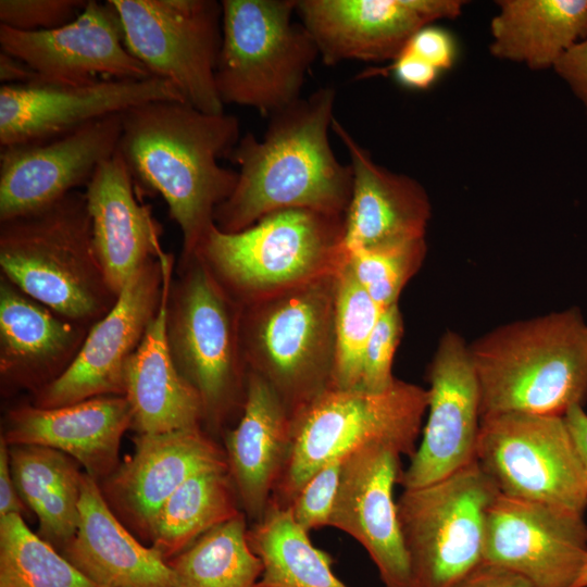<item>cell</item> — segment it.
<instances>
[{
	"instance_id": "6da1fadb",
	"label": "cell",
	"mask_w": 587,
	"mask_h": 587,
	"mask_svg": "<svg viewBox=\"0 0 587 587\" xmlns=\"http://www.w3.org/2000/svg\"><path fill=\"white\" fill-rule=\"evenodd\" d=\"M335 102L336 90L321 87L271 115L261 139L240 137L227 157L238 166L237 184L214 212L218 229L239 232L288 209L345 215L352 171L330 146Z\"/></svg>"
},
{
	"instance_id": "7a4b0ae2",
	"label": "cell",
	"mask_w": 587,
	"mask_h": 587,
	"mask_svg": "<svg viewBox=\"0 0 587 587\" xmlns=\"http://www.w3.org/2000/svg\"><path fill=\"white\" fill-rule=\"evenodd\" d=\"M235 115L184 101H154L122 113L117 153L134 180L159 192L183 236L180 260L193 254L233 192L238 172L218 163L240 139Z\"/></svg>"
},
{
	"instance_id": "3957f363",
	"label": "cell",
	"mask_w": 587,
	"mask_h": 587,
	"mask_svg": "<svg viewBox=\"0 0 587 587\" xmlns=\"http://www.w3.org/2000/svg\"><path fill=\"white\" fill-rule=\"evenodd\" d=\"M482 419L564 416L587 401V323L577 308L498 326L469 345Z\"/></svg>"
},
{
	"instance_id": "277c9868",
	"label": "cell",
	"mask_w": 587,
	"mask_h": 587,
	"mask_svg": "<svg viewBox=\"0 0 587 587\" xmlns=\"http://www.w3.org/2000/svg\"><path fill=\"white\" fill-rule=\"evenodd\" d=\"M1 275L58 314L91 327L116 302L95 251L85 192L0 222Z\"/></svg>"
},
{
	"instance_id": "5b68a950",
	"label": "cell",
	"mask_w": 587,
	"mask_h": 587,
	"mask_svg": "<svg viewBox=\"0 0 587 587\" xmlns=\"http://www.w3.org/2000/svg\"><path fill=\"white\" fill-rule=\"evenodd\" d=\"M193 254L243 305L336 274L346 260L344 216L288 209L235 233L213 224Z\"/></svg>"
},
{
	"instance_id": "8992f818",
	"label": "cell",
	"mask_w": 587,
	"mask_h": 587,
	"mask_svg": "<svg viewBox=\"0 0 587 587\" xmlns=\"http://www.w3.org/2000/svg\"><path fill=\"white\" fill-rule=\"evenodd\" d=\"M427 407V389L398 378L376 392L327 388L292 414L288 458L270 503L288 508L320 467L369 445L411 458Z\"/></svg>"
},
{
	"instance_id": "52a82bcc",
	"label": "cell",
	"mask_w": 587,
	"mask_h": 587,
	"mask_svg": "<svg viewBox=\"0 0 587 587\" xmlns=\"http://www.w3.org/2000/svg\"><path fill=\"white\" fill-rule=\"evenodd\" d=\"M178 272L168 294L167 346L201 399L203 424L217 432L245 399L241 308L199 255L179 261Z\"/></svg>"
},
{
	"instance_id": "ba28073f",
	"label": "cell",
	"mask_w": 587,
	"mask_h": 587,
	"mask_svg": "<svg viewBox=\"0 0 587 587\" xmlns=\"http://www.w3.org/2000/svg\"><path fill=\"white\" fill-rule=\"evenodd\" d=\"M336 274L240 305L247 370L275 389L291 415L333 387Z\"/></svg>"
},
{
	"instance_id": "9c48e42d",
	"label": "cell",
	"mask_w": 587,
	"mask_h": 587,
	"mask_svg": "<svg viewBox=\"0 0 587 587\" xmlns=\"http://www.w3.org/2000/svg\"><path fill=\"white\" fill-rule=\"evenodd\" d=\"M222 7L218 98L268 118L301 98L317 47L294 21L296 0H222Z\"/></svg>"
},
{
	"instance_id": "30bf717a",
	"label": "cell",
	"mask_w": 587,
	"mask_h": 587,
	"mask_svg": "<svg viewBox=\"0 0 587 587\" xmlns=\"http://www.w3.org/2000/svg\"><path fill=\"white\" fill-rule=\"evenodd\" d=\"M499 495L477 461L403 489L397 512L416 587H454L484 564L487 514Z\"/></svg>"
},
{
	"instance_id": "8fae6325",
	"label": "cell",
	"mask_w": 587,
	"mask_h": 587,
	"mask_svg": "<svg viewBox=\"0 0 587 587\" xmlns=\"http://www.w3.org/2000/svg\"><path fill=\"white\" fill-rule=\"evenodd\" d=\"M124 45L153 76L171 83L193 108L224 113L215 87L222 1L109 0Z\"/></svg>"
},
{
	"instance_id": "7c38bea8",
	"label": "cell",
	"mask_w": 587,
	"mask_h": 587,
	"mask_svg": "<svg viewBox=\"0 0 587 587\" xmlns=\"http://www.w3.org/2000/svg\"><path fill=\"white\" fill-rule=\"evenodd\" d=\"M476 461L501 495L582 514L587 508V471L564 416L483 417Z\"/></svg>"
},
{
	"instance_id": "4fadbf2b",
	"label": "cell",
	"mask_w": 587,
	"mask_h": 587,
	"mask_svg": "<svg viewBox=\"0 0 587 587\" xmlns=\"http://www.w3.org/2000/svg\"><path fill=\"white\" fill-rule=\"evenodd\" d=\"M583 515L500 494L487 514L484 563L520 575L530 587H574L587 557Z\"/></svg>"
},
{
	"instance_id": "5bb4252c",
	"label": "cell",
	"mask_w": 587,
	"mask_h": 587,
	"mask_svg": "<svg viewBox=\"0 0 587 587\" xmlns=\"http://www.w3.org/2000/svg\"><path fill=\"white\" fill-rule=\"evenodd\" d=\"M162 290L159 257L133 275L111 310L89 328L71 366L34 394L32 404L58 408L100 396H125L127 362L158 313Z\"/></svg>"
},
{
	"instance_id": "9a60e30c",
	"label": "cell",
	"mask_w": 587,
	"mask_h": 587,
	"mask_svg": "<svg viewBox=\"0 0 587 587\" xmlns=\"http://www.w3.org/2000/svg\"><path fill=\"white\" fill-rule=\"evenodd\" d=\"M427 420L399 484L423 487L476 461L482 422L480 391L469 344L453 332L440 337L427 369Z\"/></svg>"
},
{
	"instance_id": "2e32d148",
	"label": "cell",
	"mask_w": 587,
	"mask_h": 587,
	"mask_svg": "<svg viewBox=\"0 0 587 587\" xmlns=\"http://www.w3.org/2000/svg\"><path fill=\"white\" fill-rule=\"evenodd\" d=\"M154 101L186 102L171 83L153 76L84 84L1 85L0 146L49 140Z\"/></svg>"
},
{
	"instance_id": "e0dca14e",
	"label": "cell",
	"mask_w": 587,
	"mask_h": 587,
	"mask_svg": "<svg viewBox=\"0 0 587 587\" xmlns=\"http://www.w3.org/2000/svg\"><path fill=\"white\" fill-rule=\"evenodd\" d=\"M464 0H296L326 65L392 62L421 28L460 17Z\"/></svg>"
},
{
	"instance_id": "ac0fdd59",
	"label": "cell",
	"mask_w": 587,
	"mask_h": 587,
	"mask_svg": "<svg viewBox=\"0 0 587 587\" xmlns=\"http://www.w3.org/2000/svg\"><path fill=\"white\" fill-rule=\"evenodd\" d=\"M122 113L45 141L0 150V222L42 209L87 185L116 151Z\"/></svg>"
},
{
	"instance_id": "d6986e66",
	"label": "cell",
	"mask_w": 587,
	"mask_h": 587,
	"mask_svg": "<svg viewBox=\"0 0 587 587\" xmlns=\"http://www.w3.org/2000/svg\"><path fill=\"white\" fill-rule=\"evenodd\" d=\"M401 457L380 444L348 454L328 522L365 549L385 587H416L394 499Z\"/></svg>"
},
{
	"instance_id": "ffe728a7",
	"label": "cell",
	"mask_w": 587,
	"mask_h": 587,
	"mask_svg": "<svg viewBox=\"0 0 587 587\" xmlns=\"http://www.w3.org/2000/svg\"><path fill=\"white\" fill-rule=\"evenodd\" d=\"M0 47L26 63L40 83L152 77L126 49L118 15L109 0H88L75 20L51 30L21 32L0 24Z\"/></svg>"
},
{
	"instance_id": "44dd1931",
	"label": "cell",
	"mask_w": 587,
	"mask_h": 587,
	"mask_svg": "<svg viewBox=\"0 0 587 587\" xmlns=\"http://www.w3.org/2000/svg\"><path fill=\"white\" fill-rule=\"evenodd\" d=\"M135 451L99 484L114 514L151 541L159 511L191 475L227 465L225 450L202 427L137 434Z\"/></svg>"
},
{
	"instance_id": "7402d4cb",
	"label": "cell",
	"mask_w": 587,
	"mask_h": 587,
	"mask_svg": "<svg viewBox=\"0 0 587 587\" xmlns=\"http://www.w3.org/2000/svg\"><path fill=\"white\" fill-rule=\"evenodd\" d=\"M332 132L347 149L352 171L344 215L345 250L425 238L432 203L424 186L378 164L336 117Z\"/></svg>"
},
{
	"instance_id": "603a6c76",
	"label": "cell",
	"mask_w": 587,
	"mask_h": 587,
	"mask_svg": "<svg viewBox=\"0 0 587 587\" xmlns=\"http://www.w3.org/2000/svg\"><path fill=\"white\" fill-rule=\"evenodd\" d=\"M132 422L125 396H100L58 408L20 404L7 412L1 437L8 446L62 451L100 483L118 466L121 439Z\"/></svg>"
},
{
	"instance_id": "cb8c5ba5",
	"label": "cell",
	"mask_w": 587,
	"mask_h": 587,
	"mask_svg": "<svg viewBox=\"0 0 587 587\" xmlns=\"http://www.w3.org/2000/svg\"><path fill=\"white\" fill-rule=\"evenodd\" d=\"M89 326L71 321L0 276V378L2 389L34 394L73 363Z\"/></svg>"
},
{
	"instance_id": "d4e9b609",
	"label": "cell",
	"mask_w": 587,
	"mask_h": 587,
	"mask_svg": "<svg viewBox=\"0 0 587 587\" xmlns=\"http://www.w3.org/2000/svg\"><path fill=\"white\" fill-rule=\"evenodd\" d=\"M134 183L116 151L96 170L84 191L95 251L116 296L135 273L164 252L162 228L150 205L137 199Z\"/></svg>"
},
{
	"instance_id": "484cf974",
	"label": "cell",
	"mask_w": 587,
	"mask_h": 587,
	"mask_svg": "<svg viewBox=\"0 0 587 587\" xmlns=\"http://www.w3.org/2000/svg\"><path fill=\"white\" fill-rule=\"evenodd\" d=\"M292 415L275 389L247 370L238 424L225 434V454L241 510L260 521L287 461Z\"/></svg>"
},
{
	"instance_id": "4316f807",
	"label": "cell",
	"mask_w": 587,
	"mask_h": 587,
	"mask_svg": "<svg viewBox=\"0 0 587 587\" xmlns=\"http://www.w3.org/2000/svg\"><path fill=\"white\" fill-rule=\"evenodd\" d=\"M160 260L162 301L124 375L125 397L133 412L132 428L137 434H163L203 424L201 399L178 372L167 346V301L174 258L164 253Z\"/></svg>"
},
{
	"instance_id": "83f0119b",
	"label": "cell",
	"mask_w": 587,
	"mask_h": 587,
	"mask_svg": "<svg viewBox=\"0 0 587 587\" xmlns=\"http://www.w3.org/2000/svg\"><path fill=\"white\" fill-rule=\"evenodd\" d=\"M79 514L77 532L61 554L85 577L99 587H175L167 562L130 534L87 473Z\"/></svg>"
},
{
	"instance_id": "f1b7e54d",
	"label": "cell",
	"mask_w": 587,
	"mask_h": 587,
	"mask_svg": "<svg viewBox=\"0 0 587 587\" xmlns=\"http://www.w3.org/2000/svg\"><path fill=\"white\" fill-rule=\"evenodd\" d=\"M490 20L492 58L533 71L553 70L584 38L587 0H498Z\"/></svg>"
},
{
	"instance_id": "f546056e",
	"label": "cell",
	"mask_w": 587,
	"mask_h": 587,
	"mask_svg": "<svg viewBox=\"0 0 587 587\" xmlns=\"http://www.w3.org/2000/svg\"><path fill=\"white\" fill-rule=\"evenodd\" d=\"M12 476L38 519V535L60 553L75 536L84 473L68 454L37 445L9 446Z\"/></svg>"
},
{
	"instance_id": "4dcf8cb0",
	"label": "cell",
	"mask_w": 587,
	"mask_h": 587,
	"mask_svg": "<svg viewBox=\"0 0 587 587\" xmlns=\"http://www.w3.org/2000/svg\"><path fill=\"white\" fill-rule=\"evenodd\" d=\"M243 512L227 465L197 472L165 501L151 547L167 562L211 528Z\"/></svg>"
},
{
	"instance_id": "1f68e13d",
	"label": "cell",
	"mask_w": 587,
	"mask_h": 587,
	"mask_svg": "<svg viewBox=\"0 0 587 587\" xmlns=\"http://www.w3.org/2000/svg\"><path fill=\"white\" fill-rule=\"evenodd\" d=\"M263 571L254 587H348L334 573L330 555L316 548L288 508L270 503L248 528Z\"/></svg>"
},
{
	"instance_id": "d6a6232c",
	"label": "cell",
	"mask_w": 587,
	"mask_h": 587,
	"mask_svg": "<svg viewBox=\"0 0 587 587\" xmlns=\"http://www.w3.org/2000/svg\"><path fill=\"white\" fill-rule=\"evenodd\" d=\"M247 520L240 512L170 559L175 587H254L263 565L250 548Z\"/></svg>"
},
{
	"instance_id": "836d02e7",
	"label": "cell",
	"mask_w": 587,
	"mask_h": 587,
	"mask_svg": "<svg viewBox=\"0 0 587 587\" xmlns=\"http://www.w3.org/2000/svg\"><path fill=\"white\" fill-rule=\"evenodd\" d=\"M0 587H99L33 533L22 515L0 519Z\"/></svg>"
},
{
	"instance_id": "e575fe53",
	"label": "cell",
	"mask_w": 587,
	"mask_h": 587,
	"mask_svg": "<svg viewBox=\"0 0 587 587\" xmlns=\"http://www.w3.org/2000/svg\"><path fill=\"white\" fill-rule=\"evenodd\" d=\"M382 311L345 260L336 274L333 387L359 388L364 351Z\"/></svg>"
},
{
	"instance_id": "d590c367",
	"label": "cell",
	"mask_w": 587,
	"mask_h": 587,
	"mask_svg": "<svg viewBox=\"0 0 587 587\" xmlns=\"http://www.w3.org/2000/svg\"><path fill=\"white\" fill-rule=\"evenodd\" d=\"M426 252V238H420L346 251V263L361 287L386 309L398 303Z\"/></svg>"
},
{
	"instance_id": "8d00e7d4",
	"label": "cell",
	"mask_w": 587,
	"mask_h": 587,
	"mask_svg": "<svg viewBox=\"0 0 587 587\" xmlns=\"http://www.w3.org/2000/svg\"><path fill=\"white\" fill-rule=\"evenodd\" d=\"M403 335V319L399 304L383 309L367 341L359 388L383 391L392 385V363Z\"/></svg>"
},
{
	"instance_id": "74e56055",
	"label": "cell",
	"mask_w": 587,
	"mask_h": 587,
	"mask_svg": "<svg viewBox=\"0 0 587 587\" xmlns=\"http://www.w3.org/2000/svg\"><path fill=\"white\" fill-rule=\"evenodd\" d=\"M344 459L332 460L320 467L303 484L289 504L288 509L294 520L305 532L328 526Z\"/></svg>"
},
{
	"instance_id": "f35d334b",
	"label": "cell",
	"mask_w": 587,
	"mask_h": 587,
	"mask_svg": "<svg viewBox=\"0 0 587 587\" xmlns=\"http://www.w3.org/2000/svg\"><path fill=\"white\" fill-rule=\"evenodd\" d=\"M88 0H1L0 24L21 32L59 28L75 20Z\"/></svg>"
},
{
	"instance_id": "ab89813d",
	"label": "cell",
	"mask_w": 587,
	"mask_h": 587,
	"mask_svg": "<svg viewBox=\"0 0 587 587\" xmlns=\"http://www.w3.org/2000/svg\"><path fill=\"white\" fill-rule=\"evenodd\" d=\"M404 49L409 50L440 73L450 70L458 57L452 34L440 26L428 25L417 30Z\"/></svg>"
},
{
	"instance_id": "60d3db41",
	"label": "cell",
	"mask_w": 587,
	"mask_h": 587,
	"mask_svg": "<svg viewBox=\"0 0 587 587\" xmlns=\"http://www.w3.org/2000/svg\"><path fill=\"white\" fill-rule=\"evenodd\" d=\"M553 71L582 103L587 114V38L572 47L557 62Z\"/></svg>"
},
{
	"instance_id": "b9f144b4",
	"label": "cell",
	"mask_w": 587,
	"mask_h": 587,
	"mask_svg": "<svg viewBox=\"0 0 587 587\" xmlns=\"http://www.w3.org/2000/svg\"><path fill=\"white\" fill-rule=\"evenodd\" d=\"M385 70L392 72L397 83L415 90L428 89L441 74L437 68L407 49H403L390 66Z\"/></svg>"
},
{
	"instance_id": "7bdbcfd3",
	"label": "cell",
	"mask_w": 587,
	"mask_h": 587,
	"mask_svg": "<svg viewBox=\"0 0 587 587\" xmlns=\"http://www.w3.org/2000/svg\"><path fill=\"white\" fill-rule=\"evenodd\" d=\"M27 512L16 489L11 466L9 446L0 439V519L10 514L23 515Z\"/></svg>"
},
{
	"instance_id": "ee69618b",
	"label": "cell",
	"mask_w": 587,
	"mask_h": 587,
	"mask_svg": "<svg viewBox=\"0 0 587 587\" xmlns=\"http://www.w3.org/2000/svg\"><path fill=\"white\" fill-rule=\"evenodd\" d=\"M454 587H530V585L515 573L484 563Z\"/></svg>"
},
{
	"instance_id": "f6af8a7d",
	"label": "cell",
	"mask_w": 587,
	"mask_h": 587,
	"mask_svg": "<svg viewBox=\"0 0 587 587\" xmlns=\"http://www.w3.org/2000/svg\"><path fill=\"white\" fill-rule=\"evenodd\" d=\"M38 80L37 74L22 60L0 52V82L2 85L30 84Z\"/></svg>"
},
{
	"instance_id": "bcb514c9",
	"label": "cell",
	"mask_w": 587,
	"mask_h": 587,
	"mask_svg": "<svg viewBox=\"0 0 587 587\" xmlns=\"http://www.w3.org/2000/svg\"><path fill=\"white\" fill-rule=\"evenodd\" d=\"M564 417L587 471V413L584 407H574Z\"/></svg>"
},
{
	"instance_id": "7dc6e473",
	"label": "cell",
	"mask_w": 587,
	"mask_h": 587,
	"mask_svg": "<svg viewBox=\"0 0 587 587\" xmlns=\"http://www.w3.org/2000/svg\"><path fill=\"white\" fill-rule=\"evenodd\" d=\"M574 587H587V557Z\"/></svg>"
},
{
	"instance_id": "c3c4849f",
	"label": "cell",
	"mask_w": 587,
	"mask_h": 587,
	"mask_svg": "<svg viewBox=\"0 0 587 587\" xmlns=\"http://www.w3.org/2000/svg\"><path fill=\"white\" fill-rule=\"evenodd\" d=\"M587 38V16H586V23H585V29H584V38Z\"/></svg>"
}]
</instances>
